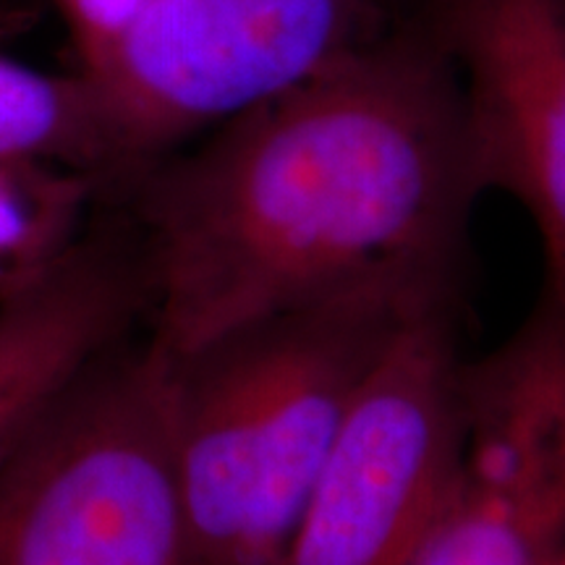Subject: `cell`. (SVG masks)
<instances>
[{"label": "cell", "mask_w": 565, "mask_h": 565, "mask_svg": "<svg viewBox=\"0 0 565 565\" xmlns=\"http://www.w3.org/2000/svg\"><path fill=\"white\" fill-rule=\"evenodd\" d=\"M317 74L116 181L179 362L383 270L461 275L484 194L456 63L385 0Z\"/></svg>", "instance_id": "obj_1"}, {"label": "cell", "mask_w": 565, "mask_h": 565, "mask_svg": "<svg viewBox=\"0 0 565 565\" xmlns=\"http://www.w3.org/2000/svg\"><path fill=\"white\" fill-rule=\"evenodd\" d=\"M461 275L383 270L173 366L183 565H286L353 395L404 324Z\"/></svg>", "instance_id": "obj_2"}, {"label": "cell", "mask_w": 565, "mask_h": 565, "mask_svg": "<svg viewBox=\"0 0 565 565\" xmlns=\"http://www.w3.org/2000/svg\"><path fill=\"white\" fill-rule=\"evenodd\" d=\"M0 565H183L173 366L147 338L92 366L0 475Z\"/></svg>", "instance_id": "obj_3"}, {"label": "cell", "mask_w": 565, "mask_h": 565, "mask_svg": "<svg viewBox=\"0 0 565 565\" xmlns=\"http://www.w3.org/2000/svg\"><path fill=\"white\" fill-rule=\"evenodd\" d=\"M458 299L414 315L387 343L303 505L286 565H408L463 454Z\"/></svg>", "instance_id": "obj_4"}, {"label": "cell", "mask_w": 565, "mask_h": 565, "mask_svg": "<svg viewBox=\"0 0 565 565\" xmlns=\"http://www.w3.org/2000/svg\"><path fill=\"white\" fill-rule=\"evenodd\" d=\"M374 17V0H152L84 74L116 145V181L309 79Z\"/></svg>", "instance_id": "obj_5"}, {"label": "cell", "mask_w": 565, "mask_h": 565, "mask_svg": "<svg viewBox=\"0 0 565 565\" xmlns=\"http://www.w3.org/2000/svg\"><path fill=\"white\" fill-rule=\"evenodd\" d=\"M463 454L408 565H550L565 547V303L463 359Z\"/></svg>", "instance_id": "obj_6"}, {"label": "cell", "mask_w": 565, "mask_h": 565, "mask_svg": "<svg viewBox=\"0 0 565 565\" xmlns=\"http://www.w3.org/2000/svg\"><path fill=\"white\" fill-rule=\"evenodd\" d=\"M456 63L484 192L524 207L565 303V0H385Z\"/></svg>", "instance_id": "obj_7"}, {"label": "cell", "mask_w": 565, "mask_h": 565, "mask_svg": "<svg viewBox=\"0 0 565 565\" xmlns=\"http://www.w3.org/2000/svg\"><path fill=\"white\" fill-rule=\"evenodd\" d=\"M147 312L137 233L121 210L97 202L66 257L0 301V475L63 395L145 328Z\"/></svg>", "instance_id": "obj_8"}, {"label": "cell", "mask_w": 565, "mask_h": 565, "mask_svg": "<svg viewBox=\"0 0 565 565\" xmlns=\"http://www.w3.org/2000/svg\"><path fill=\"white\" fill-rule=\"evenodd\" d=\"M0 158L32 160L100 179L118 175V152L87 76L45 74L0 55Z\"/></svg>", "instance_id": "obj_9"}, {"label": "cell", "mask_w": 565, "mask_h": 565, "mask_svg": "<svg viewBox=\"0 0 565 565\" xmlns=\"http://www.w3.org/2000/svg\"><path fill=\"white\" fill-rule=\"evenodd\" d=\"M103 183L89 173L0 158V301L45 278L79 242Z\"/></svg>", "instance_id": "obj_10"}, {"label": "cell", "mask_w": 565, "mask_h": 565, "mask_svg": "<svg viewBox=\"0 0 565 565\" xmlns=\"http://www.w3.org/2000/svg\"><path fill=\"white\" fill-rule=\"evenodd\" d=\"M74 40L82 74L100 71L152 0H55Z\"/></svg>", "instance_id": "obj_11"}, {"label": "cell", "mask_w": 565, "mask_h": 565, "mask_svg": "<svg viewBox=\"0 0 565 565\" xmlns=\"http://www.w3.org/2000/svg\"><path fill=\"white\" fill-rule=\"evenodd\" d=\"M550 565H565V547L553 557V563H550Z\"/></svg>", "instance_id": "obj_12"}]
</instances>
